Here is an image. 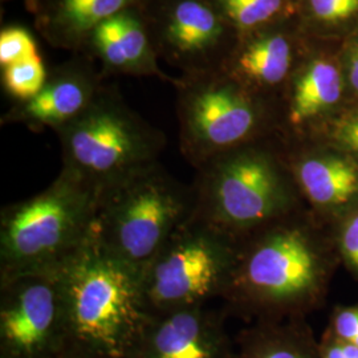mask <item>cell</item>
Returning a JSON list of instances; mask_svg holds the SVG:
<instances>
[{
    "label": "cell",
    "mask_w": 358,
    "mask_h": 358,
    "mask_svg": "<svg viewBox=\"0 0 358 358\" xmlns=\"http://www.w3.org/2000/svg\"><path fill=\"white\" fill-rule=\"evenodd\" d=\"M348 80L350 88L358 96V38L348 56Z\"/></svg>",
    "instance_id": "cell-27"
},
{
    "label": "cell",
    "mask_w": 358,
    "mask_h": 358,
    "mask_svg": "<svg viewBox=\"0 0 358 358\" xmlns=\"http://www.w3.org/2000/svg\"><path fill=\"white\" fill-rule=\"evenodd\" d=\"M99 194L60 171L36 195L0 213V280L57 272L88 243Z\"/></svg>",
    "instance_id": "cell-4"
},
{
    "label": "cell",
    "mask_w": 358,
    "mask_h": 358,
    "mask_svg": "<svg viewBox=\"0 0 358 358\" xmlns=\"http://www.w3.org/2000/svg\"><path fill=\"white\" fill-rule=\"evenodd\" d=\"M141 13L158 57L182 75L223 69L239 41L214 0H146Z\"/></svg>",
    "instance_id": "cell-9"
},
{
    "label": "cell",
    "mask_w": 358,
    "mask_h": 358,
    "mask_svg": "<svg viewBox=\"0 0 358 358\" xmlns=\"http://www.w3.org/2000/svg\"><path fill=\"white\" fill-rule=\"evenodd\" d=\"M236 358H320L319 343L303 317L256 321L238 336Z\"/></svg>",
    "instance_id": "cell-18"
},
{
    "label": "cell",
    "mask_w": 358,
    "mask_h": 358,
    "mask_svg": "<svg viewBox=\"0 0 358 358\" xmlns=\"http://www.w3.org/2000/svg\"><path fill=\"white\" fill-rule=\"evenodd\" d=\"M62 358H73V357H71V356H65V357H62Z\"/></svg>",
    "instance_id": "cell-29"
},
{
    "label": "cell",
    "mask_w": 358,
    "mask_h": 358,
    "mask_svg": "<svg viewBox=\"0 0 358 358\" xmlns=\"http://www.w3.org/2000/svg\"><path fill=\"white\" fill-rule=\"evenodd\" d=\"M128 358H236L223 316L205 307L150 313Z\"/></svg>",
    "instance_id": "cell-11"
},
{
    "label": "cell",
    "mask_w": 358,
    "mask_h": 358,
    "mask_svg": "<svg viewBox=\"0 0 358 358\" xmlns=\"http://www.w3.org/2000/svg\"><path fill=\"white\" fill-rule=\"evenodd\" d=\"M68 356L59 271L0 280V358Z\"/></svg>",
    "instance_id": "cell-10"
},
{
    "label": "cell",
    "mask_w": 358,
    "mask_h": 358,
    "mask_svg": "<svg viewBox=\"0 0 358 358\" xmlns=\"http://www.w3.org/2000/svg\"><path fill=\"white\" fill-rule=\"evenodd\" d=\"M319 350L320 358H358V346L337 338L327 329L319 341Z\"/></svg>",
    "instance_id": "cell-26"
},
{
    "label": "cell",
    "mask_w": 358,
    "mask_h": 358,
    "mask_svg": "<svg viewBox=\"0 0 358 358\" xmlns=\"http://www.w3.org/2000/svg\"><path fill=\"white\" fill-rule=\"evenodd\" d=\"M59 275L68 356L128 358L150 316L141 273L109 255L90 236Z\"/></svg>",
    "instance_id": "cell-2"
},
{
    "label": "cell",
    "mask_w": 358,
    "mask_h": 358,
    "mask_svg": "<svg viewBox=\"0 0 358 358\" xmlns=\"http://www.w3.org/2000/svg\"><path fill=\"white\" fill-rule=\"evenodd\" d=\"M93 57L83 53L52 71L38 96L15 103L1 117V125H23L40 133L59 131L83 115L103 88V73L97 72Z\"/></svg>",
    "instance_id": "cell-12"
},
{
    "label": "cell",
    "mask_w": 358,
    "mask_h": 358,
    "mask_svg": "<svg viewBox=\"0 0 358 358\" xmlns=\"http://www.w3.org/2000/svg\"><path fill=\"white\" fill-rule=\"evenodd\" d=\"M327 331L345 343L358 346V304L334 307Z\"/></svg>",
    "instance_id": "cell-24"
},
{
    "label": "cell",
    "mask_w": 358,
    "mask_h": 358,
    "mask_svg": "<svg viewBox=\"0 0 358 358\" xmlns=\"http://www.w3.org/2000/svg\"><path fill=\"white\" fill-rule=\"evenodd\" d=\"M146 0H29L40 35L56 48L84 52L97 27Z\"/></svg>",
    "instance_id": "cell-16"
},
{
    "label": "cell",
    "mask_w": 358,
    "mask_h": 358,
    "mask_svg": "<svg viewBox=\"0 0 358 358\" xmlns=\"http://www.w3.org/2000/svg\"><path fill=\"white\" fill-rule=\"evenodd\" d=\"M192 217L238 243L306 208L285 157L263 140L195 169Z\"/></svg>",
    "instance_id": "cell-3"
},
{
    "label": "cell",
    "mask_w": 358,
    "mask_h": 358,
    "mask_svg": "<svg viewBox=\"0 0 358 358\" xmlns=\"http://www.w3.org/2000/svg\"><path fill=\"white\" fill-rule=\"evenodd\" d=\"M239 38L285 22L294 11V0H214Z\"/></svg>",
    "instance_id": "cell-19"
},
{
    "label": "cell",
    "mask_w": 358,
    "mask_h": 358,
    "mask_svg": "<svg viewBox=\"0 0 358 358\" xmlns=\"http://www.w3.org/2000/svg\"><path fill=\"white\" fill-rule=\"evenodd\" d=\"M192 186L159 164L99 195L92 236L103 251L142 273L192 215Z\"/></svg>",
    "instance_id": "cell-6"
},
{
    "label": "cell",
    "mask_w": 358,
    "mask_h": 358,
    "mask_svg": "<svg viewBox=\"0 0 358 358\" xmlns=\"http://www.w3.org/2000/svg\"><path fill=\"white\" fill-rule=\"evenodd\" d=\"M331 140L337 149L358 162V109L349 110L333 121Z\"/></svg>",
    "instance_id": "cell-23"
},
{
    "label": "cell",
    "mask_w": 358,
    "mask_h": 358,
    "mask_svg": "<svg viewBox=\"0 0 358 358\" xmlns=\"http://www.w3.org/2000/svg\"><path fill=\"white\" fill-rule=\"evenodd\" d=\"M84 53L103 64L106 75L158 77L174 84L158 65V55L145 24L141 8H129L103 22L90 36Z\"/></svg>",
    "instance_id": "cell-14"
},
{
    "label": "cell",
    "mask_w": 358,
    "mask_h": 358,
    "mask_svg": "<svg viewBox=\"0 0 358 358\" xmlns=\"http://www.w3.org/2000/svg\"><path fill=\"white\" fill-rule=\"evenodd\" d=\"M337 259L333 236L304 208L239 243L222 299L256 321L304 319L322 304Z\"/></svg>",
    "instance_id": "cell-1"
},
{
    "label": "cell",
    "mask_w": 358,
    "mask_h": 358,
    "mask_svg": "<svg viewBox=\"0 0 358 358\" xmlns=\"http://www.w3.org/2000/svg\"><path fill=\"white\" fill-rule=\"evenodd\" d=\"M343 90L338 65L325 57L310 60L289 84L282 115L285 127L292 133H304L332 113L343 99Z\"/></svg>",
    "instance_id": "cell-17"
},
{
    "label": "cell",
    "mask_w": 358,
    "mask_h": 358,
    "mask_svg": "<svg viewBox=\"0 0 358 358\" xmlns=\"http://www.w3.org/2000/svg\"><path fill=\"white\" fill-rule=\"evenodd\" d=\"M173 85L180 153L194 169L263 140L272 128L273 115L262 94L223 69L182 75Z\"/></svg>",
    "instance_id": "cell-7"
},
{
    "label": "cell",
    "mask_w": 358,
    "mask_h": 358,
    "mask_svg": "<svg viewBox=\"0 0 358 358\" xmlns=\"http://www.w3.org/2000/svg\"><path fill=\"white\" fill-rule=\"evenodd\" d=\"M294 185L309 213L336 222L358 205V162L340 149L285 155Z\"/></svg>",
    "instance_id": "cell-13"
},
{
    "label": "cell",
    "mask_w": 358,
    "mask_h": 358,
    "mask_svg": "<svg viewBox=\"0 0 358 358\" xmlns=\"http://www.w3.org/2000/svg\"><path fill=\"white\" fill-rule=\"evenodd\" d=\"M239 243L190 217L142 271L143 297L150 313L205 307L223 297L236 266Z\"/></svg>",
    "instance_id": "cell-8"
},
{
    "label": "cell",
    "mask_w": 358,
    "mask_h": 358,
    "mask_svg": "<svg viewBox=\"0 0 358 358\" xmlns=\"http://www.w3.org/2000/svg\"><path fill=\"white\" fill-rule=\"evenodd\" d=\"M309 16L325 24H338L352 19L356 11L343 0H304Z\"/></svg>",
    "instance_id": "cell-25"
},
{
    "label": "cell",
    "mask_w": 358,
    "mask_h": 358,
    "mask_svg": "<svg viewBox=\"0 0 358 358\" xmlns=\"http://www.w3.org/2000/svg\"><path fill=\"white\" fill-rule=\"evenodd\" d=\"M294 62V38L276 24L239 38L223 71L262 94L288 83Z\"/></svg>",
    "instance_id": "cell-15"
},
{
    "label": "cell",
    "mask_w": 358,
    "mask_h": 358,
    "mask_svg": "<svg viewBox=\"0 0 358 358\" xmlns=\"http://www.w3.org/2000/svg\"><path fill=\"white\" fill-rule=\"evenodd\" d=\"M56 134L62 170L99 195L159 164L166 146V136L108 85L83 115Z\"/></svg>",
    "instance_id": "cell-5"
},
{
    "label": "cell",
    "mask_w": 358,
    "mask_h": 358,
    "mask_svg": "<svg viewBox=\"0 0 358 358\" xmlns=\"http://www.w3.org/2000/svg\"><path fill=\"white\" fill-rule=\"evenodd\" d=\"M48 76L50 73L43 59L38 55L3 68L1 84L15 103H24L38 96L40 90L44 88Z\"/></svg>",
    "instance_id": "cell-20"
},
{
    "label": "cell",
    "mask_w": 358,
    "mask_h": 358,
    "mask_svg": "<svg viewBox=\"0 0 358 358\" xmlns=\"http://www.w3.org/2000/svg\"><path fill=\"white\" fill-rule=\"evenodd\" d=\"M346 6H349L353 11L358 13V0H343Z\"/></svg>",
    "instance_id": "cell-28"
},
{
    "label": "cell",
    "mask_w": 358,
    "mask_h": 358,
    "mask_svg": "<svg viewBox=\"0 0 358 358\" xmlns=\"http://www.w3.org/2000/svg\"><path fill=\"white\" fill-rule=\"evenodd\" d=\"M333 239L340 259L358 278V205L334 222Z\"/></svg>",
    "instance_id": "cell-21"
},
{
    "label": "cell",
    "mask_w": 358,
    "mask_h": 358,
    "mask_svg": "<svg viewBox=\"0 0 358 358\" xmlns=\"http://www.w3.org/2000/svg\"><path fill=\"white\" fill-rule=\"evenodd\" d=\"M36 40L23 27H7L0 34V65L6 68L38 56Z\"/></svg>",
    "instance_id": "cell-22"
}]
</instances>
